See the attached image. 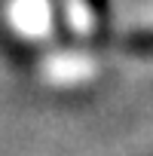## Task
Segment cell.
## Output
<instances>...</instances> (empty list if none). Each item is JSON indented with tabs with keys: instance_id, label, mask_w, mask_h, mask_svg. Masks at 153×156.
<instances>
[{
	"instance_id": "obj_1",
	"label": "cell",
	"mask_w": 153,
	"mask_h": 156,
	"mask_svg": "<svg viewBox=\"0 0 153 156\" xmlns=\"http://www.w3.org/2000/svg\"><path fill=\"white\" fill-rule=\"evenodd\" d=\"M123 49L132 52V55H153V28L126 34L123 37Z\"/></svg>"
},
{
	"instance_id": "obj_2",
	"label": "cell",
	"mask_w": 153,
	"mask_h": 156,
	"mask_svg": "<svg viewBox=\"0 0 153 156\" xmlns=\"http://www.w3.org/2000/svg\"><path fill=\"white\" fill-rule=\"evenodd\" d=\"M86 6L92 12V22H95L98 34H104L110 28V0H86Z\"/></svg>"
}]
</instances>
